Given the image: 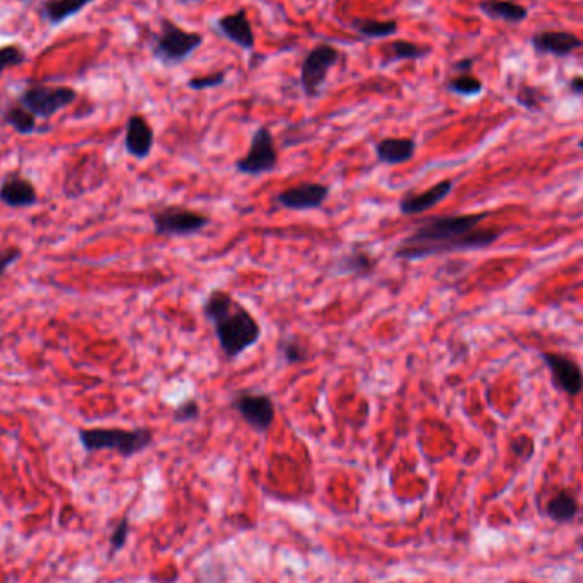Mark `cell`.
I'll return each instance as SVG.
<instances>
[{
  "mask_svg": "<svg viewBox=\"0 0 583 583\" xmlns=\"http://www.w3.org/2000/svg\"><path fill=\"white\" fill-rule=\"evenodd\" d=\"M490 212L450 214L425 218L394 248L401 261H423L455 251L483 250L500 239V231L480 229Z\"/></svg>",
  "mask_w": 583,
  "mask_h": 583,
  "instance_id": "cell-1",
  "label": "cell"
},
{
  "mask_svg": "<svg viewBox=\"0 0 583 583\" xmlns=\"http://www.w3.org/2000/svg\"><path fill=\"white\" fill-rule=\"evenodd\" d=\"M201 313L212 324L218 347L225 358L234 360L261 340V326L231 292L212 288L201 304Z\"/></svg>",
  "mask_w": 583,
  "mask_h": 583,
  "instance_id": "cell-2",
  "label": "cell"
},
{
  "mask_svg": "<svg viewBox=\"0 0 583 583\" xmlns=\"http://www.w3.org/2000/svg\"><path fill=\"white\" fill-rule=\"evenodd\" d=\"M79 442L87 454L100 450H113L121 457H134L137 454L149 449L154 444V432L146 427L125 430V428H79Z\"/></svg>",
  "mask_w": 583,
  "mask_h": 583,
  "instance_id": "cell-3",
  "label": "cell"
},
{
  "mask_svg": "<svg viewBox=\"0 0 583 583\" xmlns=\"http://www.w3.org/2000/svg\"><path fill=\"white\" fill-rule=\"evenodd\" d=\"M203 45L200 33H191L180 28L176 22L164 19L161 31L152 45V57L164 67H176L188 60Z\"/></svg>",
  "mask_w": 583,
  "mask_h": 583,
  "instance_id": "cell-4",
  "label": "cell"
},
{
  "mask_svg": "<svg viewBox=\"0 0 583 583\" xmlns=\"http://www.w3.org/2000/svg\"><path fill=\"white\" fill-rule=\"evenodd\" d=\"M154 233L159 237H188L205 231L210 217L183 205H167L150 214Z\"/></svg>",
  "mask_w": 583,
  "mask_h": 583,
  "instance_id": "cell-5",
  "label": "cell"
},
{
  "mask_svg": "<svg viewBox=\"0 0 583 583\" xmlns=\"http://www.w3.org/2000/svg\"><path fill=\"white\" fill-rule=\"evenodd\" d=\"M77 98L79 93L68 85L31 84L17 96V102L31 111L34 117L49 119L74 104Z\"/></svg>",
  "mask_w": 583,
  "mask_h": 583,
  "instance_id": "cell-6",
  "label": "cell"
},
{
  "mask_svg": "<svg viewBox=\"0 0 583 583\" xmlns=\"http://www.w3.org/2000/svg\"><path fill=\"white\" fill-rule=\"evenodd\" d=\"M235 171L244 176H261L277 171L278 150L268 127H260L251 137L250 149L235 161Z\"/></svg>",
  "mask_w": 583,
  "mask_h": 583,
  "instance_id": "cell-7",
  "label": "cell"
},
{
  "mask_svg": "<svg viewBox=\"0 0 583 583\" xmlns=\"http://www.w3.org/2000/svg\"><path fill=\"white\" fill-rule=\"evenodd\" d=\"M340 50L328 43H319L305 55L300 67V87L307 98H317L328 79L330 70L338 64Z\"/></svg>",
  "mask_w": 583,
  "mask_h": 583,
  "instance_id": "cell-8",
  "label": "cell"
},
{
  "mask_svg": "<svg viewBox=\"0 0 583 583\" xmlns=\"http://www.w3.org/2000/svg\"><path fill=\"white\" fill-rule=\"evenodd\" d=\"M233 408L258 434H267L277 418L275 401L265 393L241 391L233 398Z\"/></svg>",
  "mask_w": 583,
  "mask_h": 583,
  "instance_id": "cell-9",
  "label": "cell"
},
{
  "mask_svg": "<svg viewBox=\"0 0 583 583\" xmlns=\"http://www.w3.org/2000/svg\"><path fill=\"white\" fill-rule=\"evenodd\" d=\"M331 193L330 184L317 181H300L296 186H288L277 195V203L287 210H317L321 208Z\"/></svg>",
  "mask_w": 583,
  "mask_h": 583,
  "instance_id": "cell-10",
  "label": "cell"
},
{
  "mask_svg": "<svg viewBox=\"0 0 583 583\" xmlns=\"http://www.w3.org/2000/svg\"><path fill=\"white\" fill-rule=\"evenodd\" d=\"M543 362L550 368L551 379L556 389L575 398L583 393V370L573 358L561 353H543Z\"/></svg>",
  "mask_w": 583,
  "mask_h": 583,
  "instance_id": "cell-11",
  "label": "cell"
},
{
  "mask_svg": "<svg viewBox=\"0 0 583 583\" xmlns=\"http://www.w3.org/2000/svg\"><path fill=\"white\" fill-rule=\"evenodd\" d=\"M216 30L222 38L229 40L243 50L252 51L256 47V36L246 9H239L233 14L218 17L216 21Z\"/></svg>",
  "mask_w": 583,
  "mask_h": 583,
  "instance_id": "cell-12",
  "label": "cell"
},
{
  "mask_svg": "<svg viewBox=\"0 0 583 583\" xmlns=\"http://www.w3.org/2000/svg\"><path fill=\"white\" fill-rule=\"evenodd\" d=\"M40 197L31 180L21 174H9L0 183V203L7 208H31L38 205Z\"/></svg>",
  "mask_w": 583,
  "mask_h": 583,
  "instance_id": "cell-13",
  "label": "cell"
},
{
  "mask_svg": "<svg viewBox=\"0 0 583 583\" xmlns=\"http://www.w3.org/2000/svg\"><path fill=\"white\" fill-rule=\"evenodd\" d=\"M454 190V181L452 180H444L440 183L434 184L432 188L420 191V193H406L401 199L400 212L406 217H413L425 214L427 210L434 208L438 203L446 200Z\"/></svg>",
  "mask_w": 583,
  "mask_h": 583,
  "instance_id": "cell-14",
  "label": "cell"
},
{
  "mask_svg": "<svg viewBox=\"0 0 583 583\" xmlns=\"http://www.w3.org/2000/svg\"><path fill=\"white\" fill-rule=\"evenodd\" d=\"M531 45L539 55L563 58L583 49V40L570 31H539L531 38Z\"/></svg>",
  "mask_w": 583,
  "mask_h": 583,
  "instance_id": "cell-15",
  "label": "cell"
},
{
  "mask_svg": "<svg viewBox=\"0 0 583 583\" xmlns=\"http://www.w3.org/2000/svg\"><path fill=\"white\" fill-rule=\"evenodd\" d=\"M155 144V134L150 127L147 118L142 115H132L127 121L125 130V150L138 161H144L150 155Z\"/></svg>",
  "mask_w": 583,
  "mask_h": 583,
  "instance_id": "cell-16",
  "label": "cell"
},
{
  "mask_svg": "<svg viewBox=\"0 0 583 583\" xmlns=\"http://www.w3.org/2000/svg\"><path fill=\"white\" fill-rule=\"evenodd\" d=\"M375 157L385 166H400L410 163L417 154L415 138L387 137L375 144Z\"/></svg>",
  "mask_w": 583,
  "mask_h": 583,
  "instance_id": "cell-17",
  "label": "cell"
},
{
  "mask_svg": "<svg viewBox=\"0 0 583 583\" xmlns=\"http://www.w3.org/2000/svg\"><path fill=\"white\" fill-rule=\"evenodd\" d=\"M377 267V260L364 250H353L343 254L333 263V273L338 277H368Z\"/></svg>",
  "mask_w": 583,
  "mask_h": 583,
  "instance_id": "cell-18",
  "label": "cell"
},
{
  "mask_svg": "<svg viewBox=\"0 0 583 583\" xmlns=\"http://www.w3.org/2000/svg\"><path fill=\"white\" fill-rule=\"evenodd\" d=\"M93 2L94 0H47L38 9V14L50 26H60L70 17L83 13Z\"/></svg>",
  "mask_w": 583,
  "mask_h": 583,
  "instance_id": "cell-19",
  "label": "cell"
},
{
  "mask_svg": "<svg viewBox=\"0 0 583 583\" xmlns=\"http://www.w3.org/2000/svg\"><path fill=\"white\" fill-rule=\"evenodd\" d=\"M432 53L430 47H421L413 41H406V40H396L387 43V47L384 49L383 62L381 67H389L393 64L398 62H406V60H421L427 58Z\"/></svg>",
  "mask_w": 583,
  "mask_h": 583,
  "instance_id": "cell-20",
  "label": "cell"
},
{
  "mask_svg": "<svg viewBox=\"0 0 583 583\" xmlns=\"http://www.w3.org/2000/svg\"><path fill=\"white\" fill-rule=\"evenodd\" d=\"M478 7L484 16L505 22H522L529 17L527 7L512 0H481Z\"/></svg>",
  "mask_w": 583,
  "mask_h": 583,
  "instance_id": "cell-21",
  "label": "cell"
},
{
  "mask_svg": "<svg viewBox=\"0 0 583 583\" xmlns=\"http://www.w3.org/2000/svg\"><path fill=\"white\" fill-rule=\"evenodd\" d=\"M349 28L366 40H385L400 31V24L394 19L379 21V19H351Z\"/></svg>",
  "mask_w": 583,
  "mask_h": 583,
  "instance_id": "cell-22",
  "label": "cell"
},
{
  "mask_svg": "<svg viewBox=\"0 0 583 583\" xmlns=\"http://www.w3.org/2000/svg\"><path fill=\"white\" fill-rule=\"evenodd\" d=\"M580 507L577 499L570 491L556 493L546 507V516L558 524H568L579 516Z\"/></svg>",
  "mask_w": 583,
  "mask_h": 583,
  "instance_id": "cell-23",
  "label": "cell"
},
{
  "mask_svg": "<svg viewBox=\"0 0 583 583\" xmlns=\"http://www.w3.org/2000/svg\"><path fill=\"white\" fill-rule=\"evenodd\" d=\"M2 118L5 121V125H9L16 134L19 135H31L38 132V123H36V117L31 111H28L24 106H21L19 102H11L4 113Z\"/></svg>",
  "mask_w": 583,
  "mask_h": 583,
  "instance_id": "cell-24",
  "label": "cell"
},
{
  "mask_svg": "<svg viewBox=\"0 0 583 583\" xmlns=\"http://www.w3.org/2000/svg\"><path fill=\"white\" fill-rule=\"evenodd\" d=\"M278 353L285 364L299 366L305 364L311 358L309 347L300 340L299 336H287L278 343Z\"/></svg>",
  "mask_w": 583,
  "mask_h": 583,
  "instance_id": "cell-25",
  "label": "cell"
},
{
  "mask_svg": "<svg viewBox=\"0 0 583 583\" xmlns=\"http://www.w3.org/2000/svg\"><path fill=\"white\" fill-rule=\"evenodd\" d=\"M447 91L452 93V94H457V96H464V98H473V96H478L483 93V83L474 77L473 74H457L455 77H452L446 84Z\"/></svg>",
  "mask_w": 583,
  "mask_h": 583,
  "instance_id": "cell-26",
  "label": "cell"
},
{
  "mask_svg": "<svg viewBox=\"0 0 583 583\" xmlns=\"http://www.w3.org/2000/svg\"><path fill=\"white\" fill-rule=\"evenodd\" d=\"M28 60L26 51L19 45H7L0 49V75L9 68L19 67Z\"/></svg>",
  "mask_w": 583,
  "mask_h": 583,
  "instance_id": "cell-27",
  "label": "cell"
},
{
  "mask_svg": "<svg viewBox=\"0 0 583 583\" xmlns=\"http://www.w3.org/2000/svg\"><path fill=\"white\" fill-rule=\"evenodd\" d=\"M200 401L197 400V398H188V400L181 401L174 408L172 420L176 423H190V421H195L197 418L200 417Z\"/></svg>",
  "mask_w": 583,
  "mask_h": 583,
  "instance_id": "cell-28",
  "label": "cell"
},
{
  "mask_svg": "<svg viewBox=\"0 0 583 583\" xmlns=\"http://www.w3.org/2000/svg\"><path fill=\"white\" fill-rule=\"evenodd\" d=\"M227 81V70H218L214 74L208 75H199V77H191L188 81V87L193 91H207V89H216L224 85Z\"/></svg>",
  "mask_w": 583,
  "mask_h": 583,
  "instance_id": "cell-29",
  "label": "cell"
},
{
  "mask_svg": "<svg viewBox=\"0 0 583 583\" xmlns=\"http://www.w3.org/2000/svg\"><path fill=\"white\" fill-rule=\"evenodd\" d=\"M517 102L522 104V106L527 108V110L539 111L541 106H543V94H541V91L535 89V87L524 85V87H520L518 93H517Z\"/></svg>",
  "mask_w": 583,
  "mask_h": 583,
  "instance_id": "cell-30",
  "label": "cell"
},
{
  "mask_svg": "<svg viewBox=\"0 0 583 583\" xmlns=\"http://www.w3.org/2000/svg\"><path fill=\"white\" fill-rule=\"evenodd\" d=\"M128 531H130V522L127 517H123L119 522H118L115 531L111 534L110 537V546H111V554H115L119 550L125 548L127 544V539H128Z\"/></svg>",
  "mask_w": 583,
  "mask_h": 583,
  "instance_id": "cell-31",
  "label": "cell"
},
{
  "mask_svg": "<svg viewBox=\"0 0 583 583\" xmlns=\"http://www.w3.org/2000/svg\"><path fill=\"white\" fill-rule=\"evenodd\" d=\"M21 258H22V250L19 246H7L0 250V280Z\"/></svg>",
  "mask_w": 583,
  "mask_h": 583,
  "instance_id": "cell-32",
  "label": "cell"
},
{
  "mask_svg": "<svg viewBox=\"0 0 583 583\" xmlns=\"http://www.w3.org/2000/svg\"><path fill=\"white\" fill-rule=\"evenodd\" d=\"M473 67H474V58L467 57V58H463V60H459V62H455V64L452 66V70H454L455 74H471Z\"/></svg>",
  "mask_w": 583,
  "mask_h": 583,
  "instance_id": "cell-33",
  "label": "cell"
},
{
  "mask_svg": "<svg viewBox=\"0 0 583 583\" xmlns=\"http://www.w3.org/2000/svg\"><path fill=\"white\" fill-rule=\"evenodd\" d=\"M568 89H570V93H573V94H577V96H582L583 75H575V77H571L570 83H568Z\"/></svg>",
  "mask_w": 583,
  "mask_h": 583,
  "instance_id": "cell-34",
  "label": "cell"
},
{
  "mask_svg": "<svg viewBox=\"0 0 583 583\" xmlns=\"http://www.w3.org/2000/svg\"><path fill=\"white\" fill-rule=\"evenodd\" d=\"M579 147H580V149H583V138L582 140H580V142H579Z\"/></svg>",
  "mask_w": 583,
  "mask_h": 583,
  "instance_id": "cell-35",
  "label": "cell"
},
{
  "mask_svg": "<svg viewBox=\"0 0 583 583\" xmlns=\"http://www.w3.org/2000/svg\"><path fill=\"white\" fill-rule=\"evenodd\" d=\"M580 546H582V550H583V541H582V543H580Z\"/></svg>",
  "mask_w": 583,
  "mask_h": 583,
  "instance_id": "cell-36",
  "label": "cell"
}]
</instances>
